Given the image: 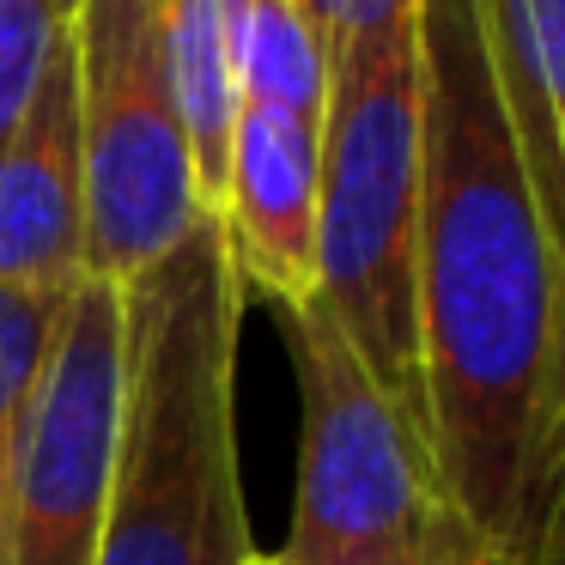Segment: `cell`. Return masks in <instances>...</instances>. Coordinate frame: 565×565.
Listing matches in <instances>:
<instances>
[{
	"label": "cell",
	"mask_w": 565,
	"mask_h": 565,
	"mask_svg": "<svg viewBox=\"0 0 565 565\" xmlns=\"http://www.w3.org/2000/svg\"><path fill=\"white\" fill-rule=\"evenodd\" d=\"M86 274L128 286L201 220V189L164 55V0H79Z\"/></svg>",
	"instance_id": "obj_5"
},
{
	"label": "cell",
	"mask_w": 565,
	"mask_h": 565,
	"mask_svg": "<svg viewBox=\"0 0 565 565\" xmlns=\"http://www.w3.org/2000/svg\"><path fill=\"white\" fill-rule=\"evenodd\" d=\"M79 0H0V147L25 122L50 62L74 38Z\"/></svg>",
	"instance_id": "obj_12"
},
{
	"label": "cell",
	"mask_w": 565,
	"mask_h": 565,
	"mask_svg": "<svg viewBox=\"0 0 565 565\" xmlns=\"http://www.w3.org/2000/svg\"><path fill=\"white\" fill-rule=\"evenodd\" d=\"M280 317L305 395L298 504L280 553L298 565H487L426 431L390 402L334 317L317 298Z\"/></svg>",
	"instance_id": "obj_4"
},
{
	"label": "cell",
	"mask_w": 565,
	"mask_h": 565,
	"mask_svg": "<svg viewBox=\"0 0 565 565\" xmlns=\"http://www.w3.org/2000/svg\"><path fill=\"white\" fill-rule=\"evenodd\" d=\"M237 92L256 110L322 122L334 92V43L298 0H232Z\"/></svg>",
	"instance_id": "obj_10"
},
{
	"label": "cell",
	"mask_w": 565,
	"mask_h": 565,
	"mask_svg": "<svg viewBox=\"0 0 565 565\" xmlns=\"http://www.w3.org/2000/svg\"><path fill=\"white\" fill-rule=\"evenodd\" d=\"M244 565H298V559H286V553H249Z\"/></svg>",
	"instance_id": "obj_14"
},
{
	"label": "cell",
	"mask_w": 565,
	"mask_h": 565,
	"mask_svg": "<svg viewBox=\"0 0 565 565\" xmlns=\"http://www.w3.org/2000/svg\"><path fill=\"white\" fill-rule=\"evenodd\" d=\"M164 55H171V92L189 135V159H195L201 207L220 213L232 135H237V116H244L232 0H164Z\"/></svg>",
	"instance_id": "obj_9"
},
{
	"label": "cell",
	"mask_w": 565,
	"mask_h": 565,
	"mask_svg": "<svg viewBox=\"0 0 565 565\" xmlns=\"http://www.w3.org/2000/svg\"><path fill=\"white\" fill-rule=\"evenodd\" d=\"M426 438L487 565L565 547V256L541 220L480 0H419Z\"/></svg>",
	"instance_id": "obj_1"
},
{
	"label": "cell",
	"mask_w": 565,
	"mask_h": 565,
	"mask_svg": "<svg viewBox=\"0 0 565 565\" xmlns=\"http://www.w3.org/2000/svg\"><path fill=\"white\" fill-rule=\"evenodd\" d=\"M116 419H122V286L86 274L62 305L31 395L0 516V565H98Z\"/></svg>",
	"instance_id": "obj_6"
},
{
	"label": "cell",
	"mask_w": 565,
	"mask_h": 565,
	"mask_svg": "<svg viewBox=\"0 0 565 565\" xmlns=\"http://www.w3.org/2000/svg\"><path fill=\"white\" fill-rule=\"evenodd\" d=\"M74 286H0V516H7V487H13L31 395H38L43 359H50L55 322H62Z\"/></svg>",
	"instance_id": "obj_11"
},
{
	"label": "cell",
	"mask_w": 565,
	"mask_h": 565,
	"mask_svg": "<svg viewBox=\"0 0 565 565\" xmlns=\"http://www.w3.org/2000/svg\"><path fill=\"white\" fill-rule=\"evenodd\" d=\"M529 565H565V547H553V553H541V559H529Z\"/></svg>",
	"instance_id": "obj_15"
},
{
	"label": "cell",
	"mask_w": 565,
	"mask_h": 565,
	"mask_svg": "<svg viewBox=\"0 0 565 565\" xmlns=\"http://www.w3.org/2000/svg\"><path fill=\"white\" fill-rule=\"evenodd\" d=\"M244 280L220 213H201L122 286V419L98 565H244L237 475Z\"/></svg>",
	"instance_id": "obj_2"
},
{
	"label": "cell",
	"mask_w": 565,
	"mask_h": 565,
	"mask_svg": "<svg viewBox=\"0 0 565 565\" xmlns=\"http://www.w3.org/2000/svg\"><path fill=\"white\" fill-rule=\"evenodd\" d=\"M419 195H426V92H419L414 25L402 38L334 50V92L322 116L317 305L390 390V402L426 431Z\"/></svg>",
	"instance_id": "obj_3"
},
{
	"label": "cell",
	"mask_w": 565,
	"mask_h": 565,
	"mask_svg": "<svg viewBox=\"0 0 565 565\" xmlns=\"http://www.w3.org/2000/svg\"><path fill=\"white\" fill-rule=\"evenodd\" d=\"M322 31H329L334 50L347 43H383L402 38V31L419 25V0H298Z\"/></svg>",
	"instance_id": "obj_13"
},
{
	"label": "cell",
	"mask_w": 565,
	"mask_h": 565,
	"mask_svg": "<svg viewBox=\"0 0 565 565\" xmlns=\"http://www.w3.org/2000/svg\"><path fill=\"white\" fill-rule=\"evenodd\" d=\"M86 280V147L74 38L50 62L25 122L0 147V286Z\"/></svg>",
	"instance_id": "obj_8"
},
{
	"label": "cell",
	"mask_w": 565,
	"mask_h": 565,
	"mask_svg": "<svg viewBox=\"0 0 565 565\" xmlns=\"http://www.w3.org/2000/svg\"><path fill=\"white\" fill-rule=\"evenodd\" d=\"M317 213H322V122L244 104L225 164L220 225L244 292L298 310L317 298Z\"/></svg>",
	"instance_id": "obj_7"
}]
</instances>
